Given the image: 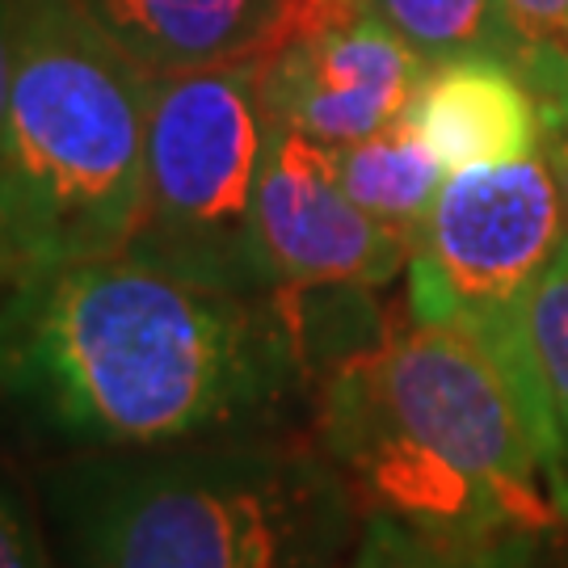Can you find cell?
Listing matches in <instances>:
<instances>
[{
	"label": "cell",
	"instance_id": "6da1fadb",
	"mask_svg": "<svg viewBox=\"0 0 568 568\" xmlns=\"http://www.w3.org/2000/svg\"><path fill=\"white\" fill-rule=\"evenodd\" d=\"M300 371L286 295L215 291L131 253L0 291V408L55 455L257 434Z\"/></svg>",
	"mask_w": 568,
	"mask_h": 568
},
{
	"label": "cell",
	"instance_id": "7a4b0ae2",
	"mask_svg": "<svg viewBox=\"0 0 568 568\" xmlns=\"http://www.w3.org/2000/svg\"><path fill=\"white\" fill-rule=\"evenodd\" d=\"M321 438L366 509L429 535L530 544L568 527L560 438L450 328L408 321L337 366Z\"/></svg>",
	"mask_w": 568,
	"mask_h": 568
},
{
	"label": "cell",
	"instance_id": "3957f363",
	"mask_svg": "<svg viewBox=\"0 0 568 568\" xmlns=\"http://www.w3.org/2000/svg\"><path fill=\"white\" fill-rule=\"evenodd\" d=\"M34 501L55 568H345L366 518L328 455L265 429L55 455Z\"/></svg>",
	"mask_w": 568,
	"mask_h": 568
},
{
	"label": "cell",
	"instance_id": "277c9868",
	"mask_svg": "<svg viewBox=\"0 0 568 568\" xmlns=\"http://www.w3.org/2000/svg\"><path fill=\"white\" fill-rule=\"evenodd\" d=\"M152 77L77 0H13L0 232L30 270L131 248Z\"/></svg>",
	"mask_w": 568,
	"mask_h": 568
},
{
	"label": "cell",
	"instance_id": "5b68a950",
	"mask_svg": "<svg viewBox=\"0 0 568 568\" xmlns=\"http://www.w3.org/2000/svg\"><path fill=\"white\" fill-rule=\"evenodd\" d=\"M548 156L455 169L408 253V321L450 328L556 434L530 345V295L565 241ZM560 438V434H556Z\"/></svg>",
	"mask_w": 568,
	"mask_h": 568
},
{
	"label": "cell",
	"instance_id": "8992f818",
	"mask_svg": "<svg viewBox=\"0 0 568 568\" xmlns=\"http://www.w3.org/2000/svg\"><path fill=\"white\" fill-rule=\"evenodd\" d=\"M274 119L248 68L152 77L143 211L131 257L215 291H270L253 244V203Z\"/></svg>",
	"mask_w": 568,
	"mask_h": 568
},
{
	"label": "cell",
	"instance_id": "52a82bcc",
	"mask_svg": "<svg viewBox=\"0 0 568 568\" xmlns=\"http://www.w3.org/2000/svg\"><path fill=\"white\" fill-rule=\"evenodd\" d=\"M248 72L278 126L345 148L405 119L426 60L371 0H286Z\"/></svg>",
	"mask_w": 568,
	"mask_h": 568
},
{
	"label": "cell",
	"instance_id": "ba28073f",
	"mask_svg": "<svg viewBox=\"0 0 568 568\" xmlns=\"http://www.w3.org/2000/svg\"><path fill=\"white\" fill-rule=\"evenodd\" d=\"M253 244L270 291H371L408 270L413 241L366 215L342 190L333 148L304 131H270Z\"/></svg>",
	"mask_w": 568,
	"mask_h": 568
},
{
	"label": "cell",
	"instance_id": "9c48e42d",
	"mask_svg": "<svg viewBox=\"0 0 568 568\" xmlns=\"http://www.w3.org/2000/svg\"><path fill=\"white\" fill-rule=\"evenodd\" d=\"M405 122L434 148L447 173L476 164L544 156V110L518 63L501 55H455L426 63Z\"/></svg>",
	"mask_w": 568,
	"mask_h": 568
},
{
	"label": "cell",
	"instance_id": "30bf717a",
	"mask_svg": "<svg viewBox=\"0 0 568 568\" xmlns=\"http://www.w3.org/2000/svg\"><path fill=\"white\" fill-rule=\"evenodd\" d=\"M148 77L253 68L286 0H77Z\"/></svg>",
	"mask_w": 568,
	"mask_h": 568
},
{
	"label": "cell",
	"instance_id": "8fae6325",
	"mask_svg": "<svg viewBox=\"0 0 568 568\" xmlns=\"http://www.w3.org/2000/svg\"><path fill=\"white\" fill-rule=\"evenodd\" d=\"M342 190L400 236H417L429 206L447 182V169L405 119L366 135L358 143L333 148Z\"/></svg>",
	"mask_w": 568,
	"mask_h": 568
},
{
	"label": "cell",
	"instance_id": "7c38bea8",
	"mask_svg": "<svg viewBox=\"0 0 568 568\" xmlns=\"http://www.w3.org/2000/svg\"><path fill=\"white\" fill-rule=\"evenodd\" d=\"M371 4L426 63L455 55H501L523 68L539 47L514 30L501 0H371Z\"/></svg>",
	"mask_w": 568,
	"mask_h": 568
},
{
	"label": "cell",
	"instance_id": "4fadbf2b",
	"mask_svg": "<svg viewBox=\"0 0 568 568\" xmlns=\"http://www.w3.org/2000/svg\"><path fill=\"white\" fill-rule=\"evenodd\" d=\"M345 568H527V544L447 539L408 527L396 514L366 509Z\"/></svg>",
	"mask_w": 568,
	"mask_h": 568
},
{
	"label": "cell",
	"instance_id": "5bb4252c",
	"mask_svg": "<svg viewBox=\"0 0 568 568\" xmlns=\"http://www.w3.org/2000/svg\"><path fill=\"white\" fill-rule=\"evenodd\" d=\"M530 345L568 467V232L530 295Z\"/></svg>",
	"mask_w": 568,
	"mask_h": 568
},
{
	"label": "cell",
	"instance_id": "9a60e30c",
	"mask_svg": "<svg viewBox=\"0 0 568 568\" xmlns=\"http://www.w3.org/2000/svg\"><path fill=\"white\" fill-rule=\"evenodd\" d=\"M0 568H55L39 501H30L4 467H0Z\"/></svg>",
	"mask_w": 568,
	"mask_h": 568
},
{
	"label": "cell",
	"instance_id": "2e32d148",
	"mask_svg": "<svg viewBox=\"0 0 568 568\" xmlns=\"http://www.w3.org/2000/svg\"><path fill=\"white\" fill-rule=\"evenodd\" d=\"M501 4L523 39L568 47V0H501Z\"/></svg>",
	"mask_w": 568,
	"mask_h": 568
},
{
	"label": "cell",
	"instance_id": "e0dca14e",
	"mask_svg": "<svg viewBox=\"0 0 568 568\" xmlns=\"http://www.w3.org/2000/svg\"><path fill=\"white\" fill-rule=\"evenodd\" d=\"M9 68H13V0H0V126L9 102Z\"/></svg>",
	"mask_w": 568,
	"mask_h": 568
},
{
	"label": "cell",
	"instance_id": "ac0fdd59",
	"mask_svg": "<svg viewBox=\"0 0 568 568\" xmlns=\"http://www.w3.org/2000/svg\"><path fill=\"white\" fill-rule=\"evenodd\" d=\"M544 156H548L551 178H556V185H560V199H565V206H568V126L560 131V135H551V140L544 143Z\"/></svg>",
	"mask_w": 568,
	"mask_h": 568
},
{
	"label": "cell",
	"instance_id": "d6986e66",
	"mask_svg": "<svg viewBox=\"0 0 568 568\" xmlns=\"http://www.w3.org/2000/svg\"><path fill=\"white\" fill-rule=\"evenodd\" d=\"M18 283V262H13V253H9V244H4V232H0V291L4 286Z\"/></svg>",
	"mask_w": 568,
	"mask_h": 568
}]
</instances>
